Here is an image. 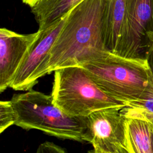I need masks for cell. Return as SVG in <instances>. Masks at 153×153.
Here are the masks:
<instances>
[{
	"mask_svg": "<svg viewBox=\"0 0 153 153\" xmlns=\"http://www.w3.org/2000/svg\"><path fill=\"white\" fill-rule=\"evenodd\" d=\"M40 31L20 34L2 27L0 29V92L10 87L23 59L37 39Z\"/></svg>",
	"mask_w": 153,
	"mask_h": 153,
	"instance_id": "8",
	"label": "cell"
},
{
	"mask_svg": "<svg viewBox=\"0 0 153 153\" xmlns=\"http://www.w3.org/2000/svg\"><path fill=\"white\" fill-rule=\"evenodd\" d=\"M82 0H39L31 11L42 30L66 16L71 10Z\"/></svg>",
	"mask_w": 153,
	"mask_h": 153,
	"instance_id": "11",
	"label": "cell"
},
{
	"mask_svg": "<svg viewBox=\"0 0 153 153\" xmlns=\"http://www.w3.org/2000/svg\"><path fill=\"white\" fill-rule=\"evenodd\" d=\"M153 47V0H127L115 54L146 61Z\"/></svg>",
	"mask_w": 153,
	"mask_h": 153,
	"instance_id": "5",
	"label": "cell"
},
{
	"mask_svg": "<svg viewBox=\"0 0 153 153\" xmlns=\"http://www.w3.org/2000/svg\"><path fill=\"white\" fill-rule=\"evenodd\" d=\"M120 110L105 109L86 117L83 140L91 143L94 149L104 151L126 147V118Z\"/></svg>",
	"mask_w": 153,
	"mask_h": 153,
	"instance_id": "6",
	"label": "cell"
},
{
	"mask_svg": "<svg viewBox=\"0 0 153 153\" xmlns=\"http://www.w3.org/2000/svg\"><path fill=\"white\" fill-rule=\"evenodd\" d=\"M16 115L10 100H1L0 102V133L15 125Z\"/></svg>",
	"mask_w": 153,
	"mask_h": 153,
	"instance_id": "12",
	"label": "cell"
},
{
	"mask_svg": "<svg viewBox=\"0 0 153 153\" xmlns=\"http://www.w3.org/2000/svg\"><path fill=\"white\" fill-rule=\"evenodd\" d=\"M36 153H67L65 149L50 142H45L40 144Z\"/></svg>",
	"mask_w": 153,
	"mask_h": 153,
	"instance_id": "13",
	"label": "cell"
},
{
	"mask_svg": "<svg viewBox=\"0 0 153 153\" xmlns=\"http://www.w3.org/2000/svg\"><path fill=\"white\" fill-rule=\"evenodd\" d=\"M127 1L103 0V42L106 50L113 53L118 42Z\"/></svg>",
	"mask_w": 153,
	"mask_h": 153,
	"instance_id": "9",
	"label": "cell"
},
{
	"mask_svg": "<svg viewBox=\"0 0 153 153\" xmlns=\"http://www.w3.org/2000/svg\"><path fill=\"white\" fill-rule=\"evenodd\" d=\"M126 148L130 153H153V123L140 118L124 117Z\"/></svg>",
	"mask_w": 153,
	"mask_h": 153,
	"instance_id": "10",
	"label": "cell"
},
{
	"mask_svg": "<svg viewBox=\"0 0 153 153\" xmlns=\"http://www.w3.org/2000/svg\"><path fill=\"white\" fill-rule=\"evenodd\" d=\"M103 0H82L69 11L55 42L31 79H38L53 71L79 66L108 51L103 38Z\"/></svg>",
	"mask_w": 153,
	"mask_h": 153,
	"instance_id": "1",
	"label": "cell"
},
{
	"mask_svg": "<svg viewBox=\"0 0 153 153\" xmlns=\"http://www.w3.org/2000/svg\"><path fill=\"white\" fill-rule=\"evenodd\" d=\"M10 101L16 115V126L25 130H41L60 139L84 141L85 117L66 115L54 105L51 94L32 89L14 94Z\"/></svg>",
	"mask_w": 153,
	"mask_h": 153,
	"instance_id": "3",
	"label": "cell"
},
{
	"mask_svg": "<svg viewBox=\"0 0 153 153\" xmlns=\"http://www.w3.org/2000/svg\"><path fill=\"white\" fill-rule=\"evenodd\" d=\"M147 63H148V65L150 71V73H151V78L152 79L153 81V47L148 56V57L147 59Z\"/></svg>",
	"mask_w": 153,
	"mask_h": 153,
	"instance_id": "15",
	"label": "cell"
},
{
	"mask_svg": "<svg viewBox=\"0 0 153 153\" xmlns=\"http://www.w3.org/2000/svg\"><path fill=\"white\" fill-rule=\"evenodd\" d=\"M51 96L56 106L73 117H86L97 111L127 106L102 91L81 66L55 71Z\"/></svg>",
	"mask_w": 153,
	"mask_h": 153,
	"instance_id": "4",
	"label": "cell"
},
{
	"mask_svg": "<svg viewBox=\"0 0 153 153\" xmlns=\"http://www.w3.org/2000/svg\"><path fill=\"white\" fill-rule=\"evenodd\" d=\"M68 14L47 29L39 30L40 33L20 65L10 84V88L17 91H27L32 90V77L51 49Z\"/></svg>",
	"mask_w": 153,
	"mask_h": 153,
	"instance_id": "7",
	"label": "cell"
},
{
	"mask_svg": "<svg viewBox=\"0 0 153 153\" xmlns=\"http://www.w3.org/2000/svg\"><path fill=\"white\" fill-rule=\"evenodd\" d=\"M88 153H130L126 147L120 146L110 151H104L100 149H93L88 151Z\"/></svg>",
	"mask_w": 153,
	"mask_h": 153,
	"instance_id": "14",
	"label": "cell"
},
{
	"mask_svg": "<svg viewBox=\"0 0 153 153\" xmlns=\"http://www.w3.org/2000/svg\"><path fill=\"white\" fill-rule=\"evenodd\" d=\"M79 66L102 91L127 106L153 91L147 60L126 58L107 51Z\"/></svg>",
	"mask_w": 153,
	"mask_h": 153,
	"instance_id": "2",
	"label": "cell"
}]
</instances>
